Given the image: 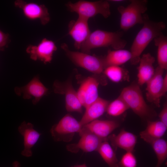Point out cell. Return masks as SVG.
Wrapping results in <instances>:
<instances>
[{
    "mask_svg": "<svg viewBox=\"0 0 167 167\" xmlns=\"http://www.w3.org/2000/svg\"><path fill=\"white\" fill-rule=\"evenodd\" d=\"M88 21L78 17L76 20H71L69 23L68 34L74 40V45L77 49H80L91 33Z\"/></svg>",
    "mask_w": 167,
    "mask_h": 167,
    "instance_id": "cell-14",
    "label": "cell"
},
{
    "mask_svg": "<svg viewBox=\"0 0 167 167\" xmlns=\"http://www.w3.org/2000/svg\"><path fill=\"white\" fill-rule=\"evenodd\" d=\"M14 91L24 99H32L33 104L35 105L47 94L48 89L40 81L39 76H36L26 85L15 87Z\"/></svg>",
    "mask_w": 167,
    "mask_h": 167,
    "instance_id": "cell-8",
    "label": "cell"
},
{
    "mask_svg": "<svg viewBox=\"0 0 167 167\" xmlns=\"http://www.w3.org/2000/svg\"><path fill=\"white\" fill-rule=\"evenodd\" d=\"M129 109L144 119H149L156 116V113L146 103L139 86L134 84L124 88L119 96Z\"/></svg>",
    "mask_w": 167,
    "mask_h": 167,
    "instance_id": "cell-3",
    "label": "cell"
},
{
    "mask_svg": "<svg viewBox=\"0 0 167 167\" xmlns=\"http://www.w3.org/2000/svg\"><path fill=\"white\" fill-rule=\"evenodd\" d=\"M164 70L159 66L155 69L152 77L146 83V97L148 101L159 107Z\"/></svg>",
    "mask_w": 167,
    "mask_h": 167,
    "instance_id": "cell-13",
    "label": "cell"
},
{
    "mask_svg": "<svg viewBox=\"0 0 167 167\" xmlns=\"http://www.w3.org/2000/svg\"><path fill=\"white\" fill-rule=\"evenodd\" d=\"M84 81L85 84L86 100L84 107L85 108L99 97L98 88L99 82L96 78L89 77Z\"/></svg>",
    "mask_w": 167,
    "mask_h": 167,
    "instance_id": "cell-24",
    "label": "cell"
},
{
    "mask_svg": "<svg viewBox=\"0 0 167 167\" xmlns=\"http://www.w3.org/2000/svg\"><path fill=\"white\" fill-rule=\"evenodd\" d=\"M53 87L55 92L65 95L66 108L67 111L82 113L83 106L79 100L76 91L70 82L63 84L56 81Z\"/></svg>",
    "mask_w": 167,
    "mask_h": 167,
    "instance_id": "cell-12",
    "label": "cell"
},
{
    "mask_svg": "<svg viewBox=\"0 0 167 167\" xmlns=\"http://www.w3.org/2000/svg\"><path fill=\"white\" fill-rule=\"evenodd\" d=\"M78 98L83 107H84L86 100L85 84L84 81L76 92Z\"/></svg>",
    "mask_w": 167,
    "mask_h": 167,
    "instance_id": "cell-30",
    "label": "cell"
},
{
    "mask_svg": "<svg viewBox=\"0 0 167 167\" xmlns=\"http://www.w3.org/2000/svg\"><path fill=\"white\" fill-rule=\"evenodd\" d=\"M167 91V74L164 77L163 81L161 92L162 97L164 96Z\"/></svg>",
    "mask_w": 167,
    "mask_h": 167,
    "instance_id": "cell-32",
    "label": "cell"
},
{
    "mask_svg": "<svg viewBox=\"0 0 167 167\" xmlns=\"http://www.w3.org/2000/svg\"><path fill=\"white\" fill-rule=\"evenodd\" d=\"M13 167H20V164L19 162L17 161H14L12 164Z\"/></svg>",
    "mask_w": 167,
    "mask_h": 167,
    "instance_id": "cell-33",
    "label": "cell"
},
{
    "mask_svg": "<svg viewBox=\"0 0 167 167\" xmlns=\"http://www.w3.org/2000/svg\"><path fill=\"white\" fill-rule=\"evenodd\" d=\"M80 139L76 143L68 145L67 150L72 152L77 153L79 149L85 152L97 151L104 139L82 127L79 133Z\"/></svg>",
    "mask_w": 167,
    "mask_h": 167,
    "instance_id": "cell-10",
    "label": "cell"
},
{
    "mask_svg": "<svg viewBox=\"0 0 167 167\" xmlns=\"http://www.w3.org/2000/svg\"><path fill=\"white\" fill-rule=\"evenodd\" d=\"M137 160L133 152H126L118 161V167H136Z\"/></svg>",
    "mask_w": 167,
    "mask_h": 167,
    "instance_id": "cell-28",
    "label": "cell"
},
{
    "mask_svg": "<svg viewBox=\"0 0 167 167\" xmlns=\"http://www.w3.org/2000/svg\"><path fill=\"white\" fill-rule=\"evenodd\" d=\"M167 129V126L160 121L148 120L145 129L140 133V136L144 141L150 144L155 140L161 138Z\"/></svg>",
    "mask_w": 167,
    "mask_h": 167,
    "instance_id": "cell-20",
    "label": "cell"
},
{
    "mask_svg": "<svg viewBox=\"0 0 167 167\" xmlns=\"http://www.w3.org/2000/svg\"><path fill=\"white\" fill-rule=\"evenodd\" d=\"M103 72L111 81L118 83L128 81V71L120 66H110L106 67Z\"/></svg>",
    "mask_w": 167,
    "mask_h": 167,
    "instance_id": "cell-25",
    "label": "cell"
},
{
    "mask_svg": "<svg viewBox=\"0 0 167 167\" xmlns=\"http://www.w3.org/2000/svg\"><path fill=\"white\" fill-rule=\"evenodd\" d=\"M10 41L9 34L4 33L0 30V50H4L8 47Z\"/></svg>",
    "mask_w": 167,
    "mask_h": 167,
    "instance_id": "cell-29",
    "label": "cell"
},
{
    "mask_svg": "<svg viewBox=\"0 0 167 167\" xmlns=\"http://www.w3.org/2000/svg\"><path fill=\"white\" fill-rule=\"evenodd\" d=\"M109 167H118L119 161L108 140L103 141L97 151Z\"/></svg>",
    "mask_w": 167,
    "mask_h": 167,
    "instance_id": "cell-22",
    "label": "cell"
},
{
    "mask_svg": "<svg viewBox=\"0 0 167 167\" xmlns=\"http://www.w3.org/2000/svg\"><path fill=\"white\" fill-rule=\"evenodd\" d=\"M126 7L120 6L118 7L121 15L120 27L126 31L136 24L143 23V15L147 10L148 1L131 0Z\"/></svg>",
    "mask_w": 167,
    "mask_h": 167,
    "instance_id": "cell-4",
    "label": "cell"
},
{
    "mask_svg": "<svg viewBox=\"0 0 167 167\" xmlns=\"http://www.w3.org/2000/svg\"><path fill=\"white\" fill-rule=\"evenodd\" d=\"M143 26L135 36L131 45V64L139 63L140 56L149 43L162 33L166 25L163 21L155 22L151 20L147 14L143 15Z\"/></svg>",
    "mask_w": 167,
    "mask_h": 167,
    "instance_id": "cell-1",
    "label": "cell"
},
{
    "mask_svg": "<svg viewBox=\"0 0 167 167\" xmlns=\"http://www.w3.org/2000/svg\"><path fill=\"white\" fill-rule=\"evenodd\" d=\"M112 1H113V2H122V0H113Z\"/></svg>",
    "mask_w": 167,
    "mask_h": 167,
    "instance_id": "cell-35",
    "label": "cell"
},
{
    "mask_svg": "<svg viewBox=\"0 0 167 167\" xmlns=\"http://www.w3.org/2000/svg\"><path fill=\"white\" fill-rule=\"evenodd\" d=\"M120 125L116 121L96 119L83 127L101 139L107 140L108 137Z\"/></svg>",
    "mask_w": 167,
    "mask_h": 167,
    "instance_id": "cell-17",
    "label": "cell"
},
{
    "mask_svg": "<svg viewBox=\"0 0 167 167\" xmlns=\"http://www.w3.org/2000/svg\"><path fill=\"white\" fill-rule=\"evenodd\" d=\"M157 47V59L158 66L164 70L167 69V37L161 34L154 39Z\"/></svg>",
    "mask_w": 167,
    "mask_h": 167,
    "instance_id": "cell-23",
    "label": "cell"
},
{
    "mask_svg": "<svg viewBox=\"0 0 167 167\" xmlns=\"http://www.w3.org/2000/svg\"><path fill=\"white\" fill-rule=\"evenodd\" d=\"M61 47L69 59L78 66L96 75L101 73L105 68L104 58L71 51L65 43L62 44Z\"/></svg>",
    "mask_w": 167,
    "mask_h": 167,
    "instance_id": "cell-6",
    "label": "cell"
},
{
    "mask_svg": "<svg viewBox=\"0 0 167 167\" xmlns=\"http://www.w3.org/2000/svg\"><path fill=\"white\" fill-rule=\"evenodd\" d=\"M151 145L156 155L157 162L156 167H161L167 157V142L161 138L152 142Z\"/></svg>",
    "mask_w": 167,
    "mask_h": 167,
    "instance_id": "cell-26",
    "label": "cell"
},
{
    "mask_svg": "<svg viewBox=\"0 0 167 167\" xmlns=\"http://www.w3.org/2000/svg\"><path fill=\"white\" fill-rule=\"evenodd\" d=\"M131 57V52L127 50H109L104 58L105 68L110 66H120L130 61Z\"/></svg>",
    "mask_w": 167,
    "mask_h": 167,
    "instance_id": "cell-21",
    "label": "cell"
},
{
    "mask_svg": "<svg viewBox=\"0 0 167 167\" xmlns=\"http://www.w3.org/2000/svg\"><path fill=\"white\" fill-rule=\"evenodd\" d=\"M66 6L70 11L76 13L79 17L88 20L97 14L101 15L105 18L111 14L110 5L106 1L80 0L75 3L69 2L66 4Z\"/></svg>",
    "mask_w": 167,
    "mask_h": 167,
    "instance_id": "cell-5",
    "label": "cell"
},
{
    "mask_svg": "<svg viewBox=\"0 0 167 167\" xmlns=\"http://www.w3.org/2000/svg\"><path fill=\"white\" fill-rule=\"evenodd\" d=\"M79 122L70 114L63 117L51 128L52 136L56 142H69L76 133H79L82 128Z\"/></svg>",
    "mask_w": 167,
    "mask_h": 167,
    "instance_id": "cell-7",
    "label": "cell"
},
{
    "mask_svg": "<svg viewBox=\"0 0 167 167\" xmlns=\"http://www.w3.org/2000/svg\"><path fill=\"white\" fill-rule=\"evenodd\" d=\"M14 5L21 9L24 15L29 19H39L43 25H46L50 20L48 9L44 4L17 0L15 2Z\"/></svg>",
    "mask_w": 167,
    "mask_h": 167,
    "instance_id": "cell-9",
    "label": "cell"
},
{
    "mask_svg": "<svg viewBox=\"0 0 167 167\" xmlns=\"http://www.w3.org/2000/svg\"><path fill=\"white\" fill-rule=\"evenodd\" d=\"M129 109L128 106L119 96L114 100L108 106L106 112L111 116H119Z\"/></svg>",
    "mask_w": 167,
    "mask_h": 167,
    "instance_id": "cell-27",
    "label": "cell"
},
{
    "mask_svg": "<svg viewBox=\"0 0 167 167\" xmlns=\"http://www.w3.org/2000/svg\"><path fill=\"white\" fill-rule=\"evenodd\" d=\"M73 167H87V166L86 164H84L80 165H76L73 166Z\"/></svg>",
    "mask_w": 167,
    "mask_h": 167,
    "instance_id": "cell-34",
    "label": "cell"
},
{
    "mask_svg": "<svg viewBox=\"0 0 167 167\" xmlns=\"http://www.w3.org/2000/svg\"><path fill=\"white\" fill-rule=\"evenodd\" d=\"M155 58L149 53L144 54L140 57L138 67V84H146L153 76L155 71L153 64Z\"/></svg>",
    "mask_w": 167,
    "mask_h": 167,
    "instance_id": "cell-19",
    "label": "cell"
},
{
    "mask_svg": "<svg viewBox=\"0 0 167 167\" xmlns=\"http://www.w3.org/2000/svg\"><path fill=\"white\" fill-rule=\"evenodd\" d=\"M109 103L108 101L99 97L85 108V111L79 122L82 126L101 116L106 112Z\"/></svg>",
    "mask_w": 167,
    "mask_h": 167,
    "instance_id": "cell-18",
    "label": "cell"
},
{
    "mask_svg": "<svg viewBox=\"0 0 167 167\" xmlns=\"http://www.w3.org/2000/svg\"><path fill=\"white\" fill-rule=\"evenodd\" d=\"M122 32H109L96 30L91 32L88 37L81 45V52L89 54L93 49L110 47L114 50L122 49L127 42L122 38Z\"/></svg>",
    "mask_w": 167,
    "mask_h": 167,
    "instance_id": "cell-2",
    "label": "cell"
},
{
    "mask_svg": "<svg viewBox=\"0 0 167 167\" xmlns=\"http://www.w3.org/2000/svg\"><path fill=\"white\" fill-rule=\"evenodd\" d=\"M31 123L23 121L19 126L18 130L23 137L24 149L21 152L22 155L29 157L32 156L31 149L38 140L41 134L34 129Z\"/></svg>",
    "mask_w": 167,
    "mask_h": 167,
    "instance_id": "cell-15",
    "label": "cell"
},
{
    "mask_svg": "<svg viewBox=\"0 0 167 167\" xmlns=\"http://www.w3.org/2000/svg\"><path fill=\"white\" fill-rule=\"evenodd\" d=\"M57 49L54 41L44 38L37 45H29L26 52L32 60H39L46 64L51 62L53 53Z\"/></svg>",
    "mask_w": 167,
    "mask_h": 167,
    "instance_id": "cell-11",
    "label": "cell"
},
{
    "mask_svg": "<svg viewBox=\"0 0 167 167\" xmlns=\"http://www.w3.org/2000/svg\"><path fill=\"white\" fill-rule=\"evenodd\" d=\"M160 121L167 126V105L165 103L159 114Z\"/></svg>",
    "mask_w": 167,
    "mask_h": 167,
    "instance_id": "cell-31",
    "label": "cell"
},
{
    "mask_svg": "<svg viewBox=\"0 0 167 167\" xmlns=\"http://www.w3.org/2000/svg\"><path fill=\"white\" fill-rule=\"evenodd\" d=\"M111 145L115 149L119 148L126 152H133L137 143V136L133 133L127 131L124 129L117 135L113 134L107 137Z\"/></svg>",
    "mask_w": 167,
    "mask_h": 167,
    "instance_id": "cell-16",
    "label": "cell"
}]
</instances>
